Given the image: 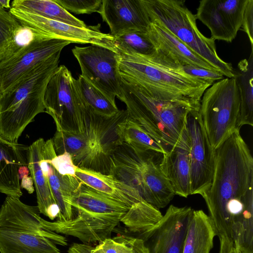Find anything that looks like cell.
<instances>
[{"label": "cell", "instance_id": "obj_1", "mask_svg": "<svg viewBox=\"0 0 253 253\" xmlns=\"http://www.w3.org/2000/svg\"><path fill=\"white\" fill-rule=\"evenodd\" d=\"M211 183L201 195L216 236L242 247L253 244V158L240 130L214 150Z\"/></svg>", "mask_w": 253, "mask_h": 253}, {"label": "cell", "instance_id": "obj_2", "mask_svg": "<svg viewBox=\"0 0 253 253\" xmlns=\"http://www.w3.org/2000/svg\"><path fill=\"white\" fill-rule=\"evenodd\" d=\"M117 52L120 74L129 77L156 99L188 103L200 108L203 94L213 84L187 74L156 50L149 56Z\"/></svg>", "mask_w": 253, "mask_h": 253}, {"label": "cell", "instance_id": "obj_3", "mask_svg": "<svg viewBox=\"0 0 253 253\" xmlns=\"http://www.w3.org/2000/svg\"><path fill=\"white\" fill-rule=\"evenodd\" d=\"M121 77L117 97L126 104L128 116L168 152L180 137L189 112L200 108L188 103L156 99L129 77Z\"/></svg>", "mask_w": 253, "mask_h": 253}, {"label": "cell", "instance_id": "obj_4", "mask_svg": "<svg viewBox=\"0 0 253 253\" xmlns=\"http://www.w3.org/2000/svg\"><path fill=\"white\" fill-rule=\"evenodd\" d=\"M58 52L31 71L0 97V137L11 143L39 114L45 112L44 95L52 75L58 67Z\"/></svg>", "mask_w": 253, "mask_h": 253}, {"label": "cell", "instance_id": "obj_5", "mask_svg": "<svg viewBox=\"0 0 253 253\" xmlns=\"http://www.w3.org/2000/svg\"><path fill=\"white\" fill-rule=\"evenodd\" d=\"M163 155L138 153L122 143L110 155L109 174L134 188L155 208H163L175 193L161 168Z\"/></svg>", "mask_w": 253, "mask_h": 253}, {"label": "cell", "instance_id": "obj_6", "mask_svg": "<svg viewBox=\"0 0 253 253\" xmlns=\"http://www.w3.org/2000/svg\"><path fill=\"white\" fill-rule=\"evenodd\" d=\"M150 21L170 31L188 48L227 78H233L232 64L218 55L215 41L199 31L195 14L183 0H141Z\"/></svg>", "mask_w": 253, "mask_h": 253}, {"label": "cell", "instance_id": "obj_7", "mask_svg": "<svg viewBox=\"0 0 253 253\" xmlns=\"http://www.w3.org/2000/svg\"><path fill=\"white\" fill-rule=\"evenodd\" d=\"M240 111L239 91L234 77L217 81L205 90L199 114L213 150L235 131L240 130Z\"/></svg>", "mask_w": 253, "mask_h": 253}, {"label": "cell", "instance_id": "obj_8", "mask_svg": "<svg viewBox=\"0 0 253 253\" xmlns=\"http://www.w3.org/2000/svg\"><path fill=\"white\" fill-rule=\"evenodd\" d=\"M75 81L65 66H58L46 85L45 112L53 119L56 130L85 133L82 103Z\"/></svg>", "mask_w": 253, "mask_h": 253}, {"label": "cell", "instance_id": "obj_9", "mask_svg": "<svg viewBox=\"0 0 253 253\" xmlns=\"http://www.w3.org/2000/svg\"><path fill=\"white\" fill-rule=\"evenodd\" d=\"M72 51L80 66V75L116 104L122 84L118 52L93 45L75 46Z\"/></svg>", "mask_w": 253, "mask_h": 253}, {"label": "cell", "instance_id": "obj_10", "mask_svg": "<svg viewBox=\"0 0 253 253\" xmlns=\"http://www.w3.org/2000/svg\"><path fill=\"white\" fill-rule=\"evenodd\" d=\"M71 42L46 36L35 38L0 62V92L9 91L31 71Z\"/></svg>", "mask_w": 253, "mask_h": 253}, {"label": "cell", "instance_id": "obj_11", "mask_svg": "<svg viewBox=\"0 0 253 253\" xmlns=\"http://www.w3.org/2000/svg\"><path fill=\"white\" fill-rule=\"evenodd\" d=\"M9 11L21 25L40 31L52 39L71 43L90 44L117 52L114 37L102 32L100 24L81 28L12 7Z\"/></svg>", "mask_w": 253, "mask_h": 253}, {"label": "cell", "instance_id": "obj_12", "mask_svg": "<svg viewBox=\"0 0 253 253\" xmlns=\"http://www.w3.org/2000/svg\"><path fill=\"white\" fill-rule=\"evenodd\" d=\"M186 127L190 140V195H201L211 183L214 170V150L209 141L199 110L189 112Z\"/></svg>", "mask_w": 253, "mask_h": 253}, {"label": "cell", "instance_id": "obj_13", "mask_svg": "<svg viewBox=\"0 0 253 253\" xmlns=\"http://www.w3.org/2000/svg\"><path fill=\"white\" fill-rule=\"evenodd\" d=\"M249 0H202L195 16L210 30L211 38L231 42L241 29Z\"/></svg>", "mask_w": 253, "mask_h": 253}, {"label": "cell", "instance_id": "obj_14", "mask_svg": "<svg viewBox=\"0 0 253 253\" xmlns=\"http://www.w3.org/2000/svg\"><path fill=\"white\" fill-rule=\"evenodd\" d=\"M193 211L189 207L170 205L160 221L140 238L149 253H183Z\"/></svg>", "mask_w": 253, "mask_h": 253}, {"label": "cell", "instance_id": "obj_15", "mask_svg": "<svg viewBox=\"0 0 253 253\" xmlns=\"http://www.w3.org/2000/svg\"><path fill=\"white\" fill-rule=\"evenodd\" d=\"M52 140L56 154L68 153L78 167L109 174L110 157L86 134L56 130Z\"/></svg>", "mask_w": 253, "mask_h": 253}, {"label": "cell", "instance_id": "obj_16", "mask_svg": "<svg viewBox=\"0 0 253 253\" xmlns=\"http://www.w3.org/2000/svg\"><path fill=\"white\" fill-rule=\"evenodd\" d=\"M121 217L92 215L78 212L68 221L50 222L43 219L44 227L57 234L78 238L83 244L101 242L111 238L112 232L120 222Z\"/></svg>", "mask_w": 253, "mask_h": 253}, {"label": "cell", "instance_id": "obj_17", "mask_svg": "<svg viewBox=\"0 0 253 253\" xmlns=\"http://www.w3.org/2000/svg\"><path fill=\"white\" fill-rule=\"evenodd\" d=\"M98 13L113 37L134 31L145 32L150 23L141 0H102Z\"/></svg>", "mask_w": 253, "mask_h": 253}, {"label": "cell", "instance_id": "obj_18", "mask_svg": "<svg viewBox=\"0 0 253 253\" xmlns=\"http://www.w3.org/2000/svg\"><path fill=\"white\" fill-rule=\"evenodd\" d=\"M39 213L37 206H29L19 198L7 196L0 208V225L24 228L50 239L55 244L67 246L65 237L44 227Z\"/></svg>", "mask_w": 253, "mask_h": 253}, {"label": "cell", "instance_id": "obj_19", "mask_svg": "<svg viewBox=\"0 0 253 253\" xmlns=\"http://www.w3.org/2000/svg\"><path fill=\"white\" fill-rule=\"evenodd\" d=\"M145 33L155 50L170 62L181 67L189 65L217 71L161 25L150 21Z\"/></svg>", "mask_w": 253, "mask_h": 253}, {"label": "cell", "instance_id": "obj_20", "mask_svg": "<svg viewBox=\"0 0 253 253\" xmlns=\"http://www.w3.org/2000/svg\"><path fill=\"white\" fill-rule=\"evenodd\" d=\"M161 169L175 195L187 198L190 189V140L186 126L177 142L163 154Z\"/></svg>", "mask_w": 253, "mask_h": 253}, {"label": "cell", "instance_id": "obj_21", "mask_svg": "<svg viewBox=\"0 0 253 253\" xmlns=\"http://www.w3.org/2000/svg\"><path fill=\"white\" fill-rule=\"evenodd\" d=\"M29 146L11 143L0 137V192L20 199L22 195L18 169L28 166Z\"/></svg>", "mask_w": 253, "mask_h": 253}, {"label": "cell", "instance_id": "obj_22", "mask_svg": "<svg viewBox=\"0 0 253 253\" xmlns=\"http://www.w3.org/2000/svg\"><path fill=\"white\" fill-rule=\"evenodd\" d=\"M44 143L43 139L40 138L29 146L28 167L36 189L39 212L54 220L59 214V208L52 194L48 177L40 166Z\"/></svg>", "mask_w": 253, "mask_h": 253}, {"label": "cell", "instance_id": "obj_23", "mask_svg": "<svg viewBox=\"0 0 253 253\" xmlns=\"http://www.w3.org/2000/svg\"><path fill=\"white\" fill-rule=\"evenodd\" d=\"M0 253H61L50 239L24 228L0 225Z\"/></svg>", "mask_w": 253, "mask_h": 253}, {"label": "cell", "instance_id": "obj_24", "mask_svg": "<svg viewBox=\"0 0 253 253\" xmlns=\"http://www.w3.org/2000/svg\"><path fill=\"white\" fill-rule=\"evenodd\" d=\"M71 204L77 212L121 218L129 209L123 203L81 181L72 194Z\"/></svg>", "mask_w": 253, "mask_h": 253}, {"label": "cell", "instance_id": "obj_25", "mask_svg": "<svg viewBox=\"0 0 253 253\" xmlns=\"http://www.w3.org/2000/svg\"><path fill=\"white\" fill-rule=\"evenodd\" d=\"M76 177L82 183L129 209L144 200L136 190L110 174L77 167Z\"/></svg>", "mask_w": 253, "mask_h": 253}, {"label": "cell", "instance_id": "obj_26", "mask_svg": "<svg viewBox=\"0 0 253 253\" xmlns=\"http://www.w3.org/2000/svg\"><path fill=\"white\" fill-rule=\"evenodd\" d=\"M44 148L48 161V180L54 199L60 210L57 220L61 222L70 221L74 217V209L71 204L72 195L80 181L76 177L60 174L49 163L48 158L54 150L51 141L45 142Z\"/></svg>", "mask_w": 253, "mask_h": 253}, {"label": "cell", "instance_id": "obj_27", "mask_svg": "<svg viewBox=\"0 0 253 253\" xmlns=\"http://www.w3.org/2000/svg\"><path fill=\"white\" fill-rule=\"evenodd\" d=\"M216 232L210 216L193 210L185 236L183 253H210Z\"/></svg>", "mask_w": 253, "mask_h": 253}, {"label": "cell", "instance_id": "obj_28", "mask_svg": "<svg viewBox=\"0 0 253 253\" xmlns=\"http://www.w3.org/2000/svg\"><path fill=\"white\" fill-rule=\"evenodd\" d=\"M240 94V111L238 122L240 128L244 125L253 126V49L248 59H244L234 69Z\"/></svg>", "mask_w": 253, "mask_h": 253}, {"label": "cell", "instance_id": "obj_29", "mask_svg": "<svg viewBox=\"0 0 253 253\" xmlns=\"http://www.w3.org/2000/svg\"><path fill=\"white\" fill-rule=\"evenodd\" d=\"M117 133L120 145L125 144L137 152L167 153L157 141L129 116L118 124Z\"/></svg>", "mask_w": 253, "mask_h": 253}, {"label": "cell", "instance_id": "obj_30", "mask_svg": "<svg viewBox=\"0 0 253 253\" xmlns=\"http://www.w3.org/2000/svg\"><path fill=\"white\" fill-rule=\"evenodd\" d=\"M11 7L78 27L87 26L84 21L74 16L55 0H14L11 1Z\"/></svg>", "mask_w": 253, "mask_h": 253}, {"label": "cell", "instance_id": "obj_31", "mask_svg": "<svg viewBox=\"0 0 253 253\" xmlns=\"http://www.w3.org/2000/svg\"><path fill=\"white\" fill-rule=\"evenodd\" d=\"M75 84L81 98L96 113L111 117L119 111L116 104L112 102L102 92L81 75L77 80L75 79Z\"/></svg>", "mask_w": 253, "mask_h": 253}, {"label": "cell", "instance_id": "obj_32", "mask_svg": "<svg viewBox=\"0 0 253 253\" xmlns=\"http://www.w3.org/2000/svg\"><path fill=\"white\" fill-rule=\"evenodd\" d=\"M145 32L134 31L114 37L117 51L144 56L152 55L155 49Z\"/></svg>", "mask_w": 253, "mask_h": 253}, {"label": "cell", "instance_id": "obj_33", "mask_svg": "<svg viewBox=\"0 0 253 253\" xmlns=\"http://www.w3.org/2000/svg\"><path fill=\"white\" fill-rule=\"evenodd\" d=\"M21 25L9 10L0 7V62L8 56Z\"/></svg>", "mask_w": 253, "mask_h": 253}, {"label": "cell", "instance_id": "obj_34", "mask_svg": "<svg viewBox=\"0 0 253 253\" xmlns=\"http://www.w3.org/2000/svg\"><path fill=\"white\" fill-rule=\"evenodd\" d=\"M68 11L76 14L98 12L102 0H55Z\"/></svg>", "mask_w": 253, "mask_h": 253}, {"label": "cell", "instance_id": "obj_35", "mask_svg": "<svg viewBox=\"0 0 253 253\" xmlns=\"http://www.w3.org/2000/svg\"><path fill=\"white\" fill-rule=\"evenodd\" d=\"M48 162L60 174L76 177L77 166L68 153L57 155L54 149L48 158Z\"/></svg>", "mask_w": 253, "mask_h": 253}, {"label": "cell", "instance_id": "obj_36", "mask_svg": "<svg viewBox=\"0 0 253 253\" xmlns=\"http://www.w3.org/2000/svg\"><path fill=\"white\" fill-rule=\"evenodd\" d=\"M114 238L122 245L123 253H149L144 241L138 237L119 235Z\"/></svg>", "mask_w": 253, "mask_h": 253}, {"label": "cell", "instance_id": "obj_37", "mask_svg": "<svg viewBox=\"0 0 253 253\" xmlns=\"http://www.w3.org/2000/svg\"><path fill=\"white\" fill-rule=\"evenodd\" d=\"M182 68L187 74L211 84L225 78L221 73L217 71L207 70L189 65H185Z\"/></svg>", "mask_w": 253, "mask_h": 253}, {"label": "cell", "instance_id": "obj_38", "mask_svg": "<svg viewBox=\"0 0 253 253\" xmlns=\"http://www.w3.org/2000/svg\"><path fill=\"white\" fill-rule=\"evenodd\" d=\"M241 27L249 38L251 49H253V0H249L247 4Z\"/></svg>", "mask_w": 253, "mask_h": 253}, {"label": "cell", "instance_id": "obj_39", "mask_svg": "<svg viewBox=\"0 0 253 253\" xmlns=\"http://www.w3.org/2000/svg\"><path fill=\"white\" fill-rule=\"evenodd\" d=\"M92 253H123L122 244L114 237L107 238L92 247Z\"/></svg>", "mask_w": 253, "mask_h": 253}, {"label": "cell", "instance_id": "obj_40", "mask_svg": "<svg viewBox=\"0 0 253 253\" xmlns=\"http://www.w3.org/2000/svg\"><path fill=\"white\" fill-rule=\"evenodd\" d=\"M92 247L88 244L74 243L69 247L68 253H92Z\"/></svg>", "mask_w": 253, "mask_h": 253}, {"label": "cell", "instance_id": "obj_41", "mask_svg": "<svg viewBox=\"0 0 253 253\" xmlns=\"http://www.w3.org/2000/svg\"><path fill=\"white\" fill-rule=\"evenodd\" d=\"M21 180V188L26 189L30 194L33 193L34 191V187L32 177L29 176H25Z\"/></svg>", "mask_w": 253, "mask_h": 253}, {"label": "cell", "instance_id": "obj_42", "mask_svg": "<svg viewBox=\"0 0 253 253\" xmlns=\"http://www.w3.org/2000/svg\"><path fill=\"white\" fill-rule=\"evenodd\" d=\"M30 171L28 166H21L18 169V177L19 179L21 180L24 177L28 176Z\"/></svg>", "mask_w": 253, "mask_h": 253}, {"label": "cell", "instance_id": "obj_43", "mask_svg": "<svg viewBox=\"0 0 253 253\" xmlns=\"http://www.w3.org/2000/svg\"><path fill=\"white\" fill-rule=\"evenodd\" d=\"M231 248L227 244H221L219 246V253H231Z\"/></svg>", "mask_w": 253, "mask_h": 253}, {"label": "cell", "instance_id": "obj_44", "mask_svg": "<svg viewBox=\"0 0 253 253\" xmlns=\"http://www.w3.org/2000/svg\"><path fill=\"white\" fill-rule=\"evenodd\" d=\"M0 7L9 10L11 8V1L10 0H0Z\"/></svg>", "mask_w": 253, "mask_h": 253}, {"label": "cell", "instance_id": "obj_45", "mask_svg": "<svg viewBox=\"0 0 253 253\" xmlns=\"http://www.w3.org/2000/svg\"><path fill=\"white\" fill-rule=\"evenodd\" d=\"M231 253H242L241 252H240L237 248H236L234 245H233L231 250Z\"/></svg>", "mask_w": 253, "mask_h": 253}, {"label": "cell", "instance_id": "obj_46", "mask_svg": "<svg viewBox=\"0 0 253 253\" xmlns=\"http://www.w3.org/2000/svg\"><path fill=\"white\" fill-rule=\"evenodd\" d=\"M0 96H1V93H0Z\"/></svg>", "mask_w": 253, "mask_h": 253}]
</instances>
